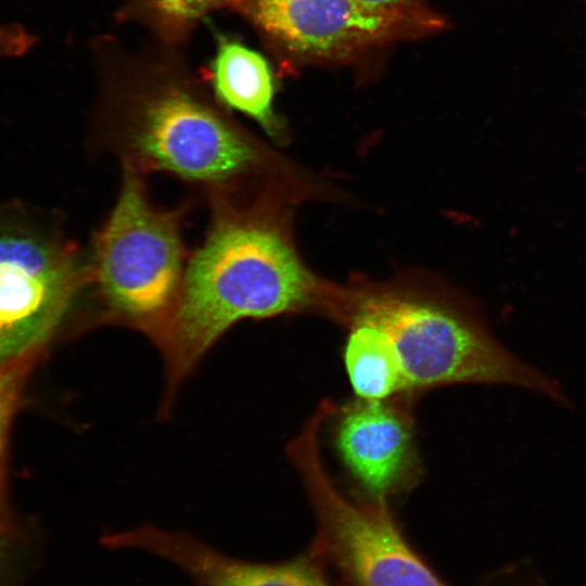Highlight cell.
Returning <instances> with one entry per match:
<instances>
[{
	"instance_id": "6da1fadb",
	"label": "cell",
	"mask_w": 586,
	"mask_h": 586,
	"mask_svg": "<svg viewBox=\"0 0 586 586\" xmlns=\"http://www.w3.org/2000/svg\"><path fill=\"white\" fill-rule=\"evenodd\" d=\"M212 202L208 232L188 258L175 308L152 342L165 368L161 417L169 415L183 381L239 321L311 310L327 315L329 306L331 292L304 266L271 208L225 196Z\"/></svg>"
},
{
	"instance_id": "7a4b0ae2",
	"label": "cell",
	"mask_w": 586,
	"mask_h": 586,
	"mask_svg": "<svg viewBox=\"0 0 586 586\" xmlns=\"http://www.w3.org/2000/svg\"><path fill=\"white\" fill-rule=\"evenodd\" d=\"M114 59L102 113L124 157L140 174L162 171L233 198L265 174L270 157L201 88L170 51Z\"/></svg>"
},
{
	"instance_id": "3957f363",
	"label": "cell",
	"mask_w": 586,
	"mask_h": 586,
	"mask_svg": "<svg viewBox=\"0 0 586 586\" xmlns=\"http://www.w3.org/2000/svg\"><path fill=\"white\" fill-rule=\"evenodd\" d=\"M332 318L345 328L367 322L384 331L399 356L405 393L418 398L453 384H506L566 400L556 381L501 345L458 300L395 289L336 293Z\"/></svg>"
},
{
	"instance_id": "277c9868",
	"label": "cell",
	"mask_w": 586,
	"mask_h": 586,
	"mask_svg": "<svg viewBox=\"0 0 586 586\" xmlns=\"http://www.w3.org/2000/svg\"><path fill=\"white\" fill-rule=\"evenodd\" d=\"M124 167L115 206L94 238L90 282L100 321L140 331L153 342L175 308L187 265L181 213L155 207L142 174Z\"/></svg>"
},
{
	"instance_id": "5b68a950",
	"label": "cell",
	"mask_w": 586,
	"mask_h": 586,
	"mask_svg": "<svg viewBox=\"0 0 586 586\" xmlns=\"http://www.w3.org/2000/svg\"><path fill=\"white\" fill-rule=\"evenodd\" d=\"M320 438L319 428L307 424L286 447L315 515V553L349 586H446L408 544L388 502L352 499L336 486Z\"/></svg>"
},
{
	"instance_id": "8992f818",
	"label": "cell",
	"mask_w": 586,
	"mask_h": 586,
	"mask_svg": "<svg viewBox=\"0 0 586 586\" xmlns=\"http://www.w3.org/2000/svg\"><path fill=\"white\" fill-rule=\"evenodd\" d=\"M234 9L275 49L300 61L349 60L444 24L434 12H379L357 0H239Z\"/></svg>"
},
{
	"instance_id": "52a82bcc",
	"label": "cell",
	"mask_w": 586,
	"mask_h": 586,
	"mask_svg": "<svg viewBox=\"0 0 586 586\" xmlns=\"http://www.w3.org/2000/svg\"><path fill=\"white\" fill-rule=\"evenodd\" d=\"M87 282L90 269L66 246L0 232V366L39 352Z\"/></svg>"
},
{
	"instance_id": "ba28073f",
	"label": "cell",
	"mask_w": 586,
	"mask_h": 586,
	"mask_svg": "<svg viewBox=\"0 0 586 586\" xmlns=\"http://www.w3.org/2000/svg\"><path fill=\"white\" fill-rule=\"evenodd\" d=\"M400 393L383 400L334 403L324 424L330 443L360 498L388 502L409 492L421 476L416 443L415 404Z\"/></svg>"
},
{
	"instance_id": "9c48e42d",
	"label": "cell",
	"mask_w": 586,
	"mask_h": 586,
	"mask_svg": "<svg viewBox=\"0 0 586 586\" xmlns=\"http://www.w3.org/2000/svg\"><path fill=\"white\" fill-rule=\"evenodd\" d=\"M110 549H139L179 568L195 586H333L306 557L258 563L229 557L186 532L151 524L110 532L101 537Z\"/></svg>"
},
{
	"instance_id": "30bf717a",
	"label": "cell",
	"mask_w": 586,
	"mask_h": 586,
	"mask_svg": "<svg viewBox=\"0 0 586 586\" xmlns=\"http://www.w3.org/2000/svg\"><path fill=\"white\" fill-rule=\"evenodd\" d=\"M209 78L215 99L254 119L275 140L282 136L273 111L275 80L266 59L247 46L219 35Z\"/></svg>"
},
{
	"instance_id": "8fae6325",
	"label": "cell",
	"mask_w": 586,
	"mask_h": 586,
	"mask_svg": "<svg viewBox=\"0 0 586 586\" xmlns=\"http://www.w3.org/2000/svg\"><path fill=\"white\" fill-rule=\"evenodd\" d=\"M347 330L343 360L355 397L383 400L405 393L402 362L388 335L367 322Z\"/></svg>"
},
{
	"instance_id": "7c38bea8",
	"label": "cell",
	"mask_w": 586,
	"mask_h": 586,
	"mask_svg": "<svg viewBox=\"0 0 586 586\" xmlns=\"http://www.w3.org/2000/svg\"><path fill=\"white\" fill-rule=\"evenodd\" d=\"M239 0H129L126 15L143 23L162 43L175 46L211 12Z\"/></svg>"
},
{
	"instance_id": "4fadbf2b",
	"label": "cell",
	"mask_w": 586,
	"mask_h": 586,
	"mask_svg": "<svg viewBox=\"0 0 586 586\" xmlns=\"http://www.w3.org/2000/svg\"><path fill=\"white\" fill-rule=\"evenodd\" d=\"M37 356L38 351L30 352L0 366V470L8 429L22 386Z\"/></svg>"
},
{
	"instance_id": "5bb4252c",
	"label": "cell",
	"mask_w": 586,
	"mask_h": 586,
	"mask_svg": "<svg viewBox=\"0 0 586 586\" xmlns=\"http://www.w3.org/2000/svg\"><path fill=\"white\" fill-rule=\"evenodd\" d=\"M38 42L36 34L17 22L0 23V58L16 59L28 54Z\"/></svg>"
},
{
	"instance_id": "9a60e30c",
	"label": "cell",
	"mask_w": 586,
	"mask_h": 586,
	"mask_svg": "<svg viewBox=\"0 0 586 586\" xmlns=\"http://www.w3.org/2000/svg\"><path fill=\"white\" fill-rule=\"evenodd\" d=\"M365 7L387 13L425 14L432 12L422 0H357Z\"/></svg>"
}]
</instances>
